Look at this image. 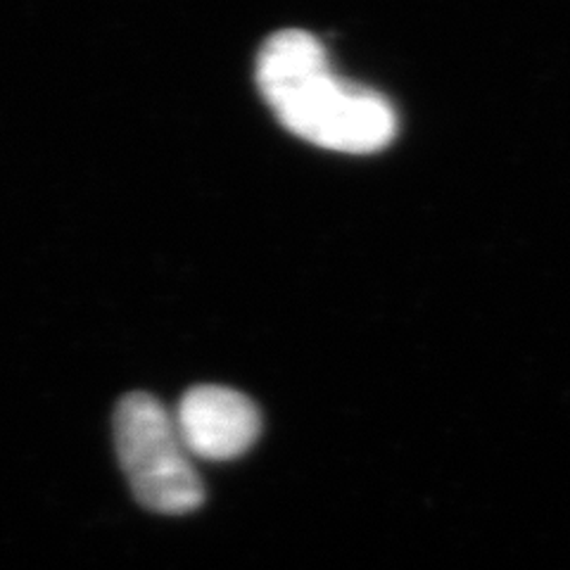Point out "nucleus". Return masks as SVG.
Returning a JSON list of instances; mask_svg holds the SVG:
<instances>
[{
  "label": "nucleus",
  "instance_id": "7ed1b4c3",
  "mask_svg": "<svg viewBox=\"0 0 570 570\" xmlns=\"http://www.w3.org/2000/svg\"><path fill=\"white\" fill-rule=\"evenodd\" d=\"M174 421L188 454L209 461H228L245 454L262 433L257 404L243 392L224 385L188 390Z\"/></svg>",
  "mask_w": 570,
  "mask_h": 570
},
{
  "label": "nucleus",
  "instance_id": "f257e3e1",
  "mask_svg": "<svg viewBox=\"0 0 570 570\" xmlns=\"http://www.w3.org/2000/svg\"><path fill=\"white\" fill-rule=\"evenodd\" d=\"M255 79L283 127L312 146L366 155L397 136V112L390 100L337 77L324 43L307 31L269 36L257 56Z\"/></svg>",
  "mask_w": 570,
  "mask_h": 570
},
{
  "label": "nucleus",
  "instance_id": "f03ea898",
  "mask_svg": "<svg viewBox=\"0 0 570 570\" xmlns=\"http://www.w3.org/2000/svg\"><path fill=\"white\" fill-rule=\"evenodd\" d=\"M121 471L138 502L157 513H190L205 502V485L190 463L176 421L146 392L121 397L115 412Z\"/></svg>",
  "mask_w": 570,
  "mask_h": 570
}]
</instances>
